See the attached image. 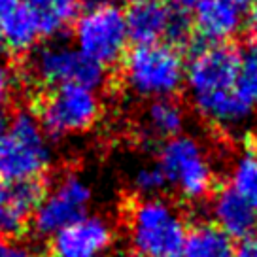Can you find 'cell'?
<instances>
[{
	"mask_svg": "<svg viewBox=\"0 0 257 257\" xmlns=\"http://www.w3.org/2000/svg\"><path fill=\"white\" fill-rule=\"evenodd\" d=\"M244 57L231 44H204L185 64V87L195 112L212 127L234 133L253 119L238 87Z\"/></svg>",
	"mask_w": 257,
	"mask_h": 257,
	"instance_id": "cell-1",
	"label": "cell"
},
{
	"mask_svg": "<svg viewBox=\"0 0 257 257\" xmlns=\"http://www.w3.org/2000/svg\"><path fill=\"white\" fill-rule=\"evenodd\" d=\"M128 246L138 257H172L184 248L182 212L163 197H140L125 210Z\"/></svg>",
	"mask_w": 257,
	"mask_h": 257,
	"instance_id": "cell-2",
	"label": "cell"
},
{
	"mask_svg": "<svg viewBox=\"0 0 257 257\" xmlns=\"http://www.w3.org/2000/svg\"><path fill=\"white\" fill-rule=\"evenodd\" d=\"M51 138L31 110H19L0 137V182L40 180L53 165Z\"/></svg>",
	"mask_w": 257,
	"mask_h": 257,
	"instance_id": "cell-3",
	"label": "cell"
},
{
	"mask_svg": "<svg viewBox=\"0 0 257 257\" xmlns=\"http://www.w3.org/2000/svg\"><path fill=\"white\" fill-rule=\"evenodd\" d=\"M121 76L138 98H172L185 85V61L180 49L165 42L135 46L123 59Z\"/></svg>",
	"mask_w": 257,
	"mask_h": 257,
	"instance_id": "cell-4",
	"label": "cell"
},
{
	"mask_svg": "<svg viewBox=\"0 0 257 257\" xmlns=\"http://www.w3.org/2000/svg\"><path fill=\"white\" fill-rule=\"evenodd\" d=\"M159 169L176 193L184 199L199 201L206 197L216 180V169L199 138L180 135L165 140L159 150Z\"/></svg>",
	"mask_w": 257,
	"mask_h": 257,
	"instance_id": "cell-5",
	"label": "cell"
},
{
	"mask_svg": "<svg viewBox=\"0 0 257 257\" xmlns=\"http://www.w3.org/2000/svg\"><path fill=\"white\" fill-rule=\"evenodd\" d=\"M74 42L85 57L100 66L123 59L128 44L127 17L115 2H95L74 21Z\"/></svg>",
	"mask_w": 257,
	"mask_h": 257,
	"instance_id": "cell-6",
	"label": "cell"
},
{
	"mask_svg": "<svg viewBox=\"0 0 257 257\" xmlns=\"http://www.w3.org/2000/svg\"><path fill=\"white\" fill-rule=\"evenodd\" d=\"M29 72L40 85L57 89L64 85H85L96 89L106 81V68L85 57L76 46L48 42L34 49L29 59Z\"/></svg>",
	"mask_w": 257,
	"mask_h": 257,
	"instance_id": "cell-7",
	"label": "cell"
},
{
	"mask_svg": "<svg viewBox=\"0 0 257 257\" xmlns=\"http://www.w3.org/2000/svg\"><path fill=\"white\" fill-rule=\"evenodd\" d=\"M102 110L96 89L64 85L51 89L40 102L38 119L49 137H72L96 123Z\"/></svg>",
	"mask_w": 257,
	"mask_h": 257,
	"instance_id": "cell-8",
	"label": "cell"
},
{
	"mask_svg": "<svg viewBox=\"0 0 257 257\" xmlns=\"http://www.w3.org/2000/svg\"><path fill=\"white\" fill-rule=\"evenodd\" d=\"M93 201L91 185L76 172H68L46 191L32 216V227L40 236H55L59 231L85 217Z\"/></svg>",
	"mask_w": 257,
	"mask_h": 257,
	"instance_id": "cell-9",
	"label": "cell"
},
{
	"mask_svg": "<svg viewBox=\"0 0 257 257\" xmlns=\"http://www.w3.org/2000/svg\"><path fill=\"white\" fill-rule=\"evenodd\" d=\"M125 17L128 40H133L137 46L165 42L178 48L180 44L187 42L193 31L187 14L161 0L137 2L125 12Z\"/></svg>",
	"mask_w": 257,
	"mask_h": 257,
	"instance_id": "cell-10",
	"label": "cell"
},
{
	"mask_svg": "<svg viewBox=\"0 0 257 257\" xmlns=\"http://www.w3.org/2000/svg\"><path fill=\"white\" fill-rule=\"evenodd\" d=\"M113 242L110 221L100 216H85L51 238L53 257H102Z\"/></svg>",
	"mask_w": 257,
	"mask_h": 257,
	"instance_id": "cell-11",
	"label": "cell"
},
{
	"mask_svg": "<svg viewBox=\"0 0 257 257\" xmlns=\"http://www.w3.org/2000/svg\"><path fill=\"white\" fill-rule=\"evenodd\" d=\"M248 0H204L193 14V31L206 44H227L244 29Z\"/></svg>",
	"mask_w": 257,
	"mask_h": 257,
	"instance_id": "cell-12",
	"label": "cell"
},
{
	"mask_svg": "<svg viewBox=\"0 0 257 257\" xmlns=\"http://www.w3.org/2000/svg\"><path fill=\"white\" fill-rule=\"evenodd\" d=\"M44 195L46 187L40 180L0 182V234L23 233Z\"/></svg>",
	"mask_w": 257,
	"mask_h": 257,
	"instance_id": "cell-13",
	"label": "cell"
},
{
	"mask_svg": "<svg viewBox=\"0 0 257 257\" xmlns=\"http://www.w3.org/2000/svg\"><path fill=\"white\" fill-rule=\"evenodd\" d=\"M212 219L231 240H248L257 231V208L231 187H223L212 197Z\"/></svg>",
	"mask_w": 257,
	"mask_h": 257,
	"instance_id": "cell-14",
	"label": "cell"
},
{
	"mask_svg": "<svg viewBox=\"0 0 257 257\" xmlns=\"http://www.w3.org/2000/svg\"><path fill=\"white\" fill-rule=\"evenodd\" d=\"M0 32L2 42L16 53L32 49L42 36L40 25L25 2H19L0 16Z\"/></svg>",
	"mask_w": 257,
	"mask_h": 257,
	"instance_id": "cell-15",
	"label": "cell"
},
{
	"mask_svg": "<svg viewBox=\"0 0 257 257\" xmlns=\"http://www.w3.org/2000/svg\"><path fill=\"white\" fill-rule=\"evenodd\" d=\"M187 115L184 106L174 98H159L152 100L144 112L146 131L155 138L170 140L184 135V127Z\"/></svg>",
	"mask_w": 257,
	"mask_h": 257,
	"instance_id": "cell-16",
	"label": "cell"
},
{
	"mask_svg": "<svg viewBox=\"0 0 257 257\" xmlns=\"http://www.w3.org/2000/svg\"><path fill=\"white\" fill-rule=\"evenodd\" d=\"M40 25L42 36H55L76 21L80 0H25Z\"/></svg>",
	"mask_w": 257,
	"mask_h": 257,
	"instance_id": "cell-17",
	"label": "cell"
},
{
	"mask_svg": "<svg viewBox=\"0 0 257 257\" xmlns=\"http://www.w3.org/2000/svg\"><path fill=\"white\" fill-rule=\"evenodd\" d=\"M184 257H234L233 240L214 223H201L185 236Z\"/></svg>",
	"mask_w": 257,
	"mask_h": 257,
	"instance_id": "cell-18",
	"label": "cell"
},
{
	"mask_svg": "<svg viewBox=\"0 0 257 257\" xmlns=\"http://www.w3.org/2000/svg\"><path fill=\"white\" fill-rule=\"evenodd\" d=\"M229 180V187L257 208V150H246L234 157Z\"/></svg>",
	"mask_w": 257,
	"mask_h": 257,
	"instance_id": "cell-19",
	"label": "cell"
},
{
	"mask_svg": "<svg viewBox=\"0 0 257 257\" xmlns=\"http://www.w3.org/2000/svg\"><path fill=\"white\" fill-rule=\"evenodd\" d=\"M133 187L140 197H159V193L167 187V180L159 165H144L135 172Z\"/></svg>",
	"mask_w": 257,
	"mask_h": 257,
	"instance_id": "cell-20",
	"label": "cell"
},
{
	"mask_svg": "<svg viewBox=\"0 0 257 257\" xmlns=\"http://www.w3.org/2000/svg\"><path fill=\"white\" fill-rule=\"evenodd\" d=\"M238 87L246 104L257 112V64L251 59H244L238 74Z\"/></svg>",
	"mask_w": 257,
	"mask_h": 257,
	"instance_id": "cell-21",
	"label": "cell"
},
{
	"mask_svg": "<svg viewBox=\"0 0 257 257\" xmlns=\"http://www.w3.org/2000/svg\"><path fill=\"white\" fill-rule=\"evenodd\" d=\"M16 89V74L6 63H0V108L8 102Z\"/></svg>",
	"mask_w": 257,
	"mask_h": 257,
	"instance_id": "cell-22",
	"label": "cell"
},
{
	"mask_svg": "<svg viewBox=\"0 0 257 257\" xmlns=\"http://www.w3.org/2000/svg\"><path fill=\"white\" fill-rule=\"evenodd\" d=\"M234 257H257V236L242 240L240 248L234 249Z\"/></svg>",
	"mask_w": 257,
	"mask_h": 257,
	"instance_id": "cell-23",
	"label": "cell"
},
{
	"mask_svg": "<svg viewBox=\"0 0 257 257\" xmlns=\"http://www.w3.org/2000/svg\"><path fill=\"white\" fill-rule=\"evenodd\" d=\"M4 257H38L31 248H27L23 244H8L6 255Z\"/></svg>",
	"mask_w": 257,
	"mask_h": 257,
	"instance_id": "cell-24",
	"label": "cell"
},
{
	"mask_svg": "<svg viewBox=\"0 0 257 257\" xmlns=\"http://www.w3.org/2000/svg\"><path fill=\"white\" fill-rule=\"evenodd\" d=\"M170 2H172L170 6H174L176 10L187 14V12H195V10L199 8V4L204 2V0H170Z\"/></svg>",
	"mask_w": 257,
	"mask_h": 257,
	"instance_id": "cell-25",
	"label": "cell"
},
{
	"mask_svg": "<svg viewBox=\"0 0 257 257\" xmlns=\"http://www.w3.org/2000/svg\"><path fill=\"white\" fill-rule=\"evenodd\" d=\"M249 59L257 64V16L251 21V48H249Z\"/></svg>",
	"mask_w": 257,
	"mask_h": 257,
	"instance_id": "cell-26",
	"label": "cell"
},
{
	"mask_svg": "<svg viewBox=\"0 0 257 257\" xmlns=\"http://www.w3.org/2000/svg\"><path fill=\"white\" fill-rule=\"evenodd\" d=\"M21 0H0V16L2 14H6L10 8H14L16 4H19Z\"/></svg>",
	"mask_w": 257,
	"mask_h": 257,
	"instance_id": "cell-27",
	"label": "cell"
},
{
	"mask_svg": "<svg viewBox=\"0 0 257 257\" xmlns=\"http://www.w3.org/2000/svg\"><path fill=\"white\" fill-rule=\"evenodd\" d=\"M8 117H6V113L0 110V137L4 135V131H6V127H8Z\"/></svg>",
	"mask_w": 257,
	"mask_h": 257,
	"instance_id": "cell-28",
	"label": "cell"
},
{
	"mask_svg": "<svg viewBox=\"0 0 257 257\" xmlns=\"http://www.w3.org/2000/svg\"><path fill=\"white\" fill-rule=\"evenodd\" d=\"M6 249H8V244H6L4 240H0V257L6 255Z\"/></svg>",
	"mask_w": 257,
	"mask_h": 257,
	"instance_id": "cell-29",
	"label": "cell"
},
{
	"mask_svg": "<svg viewBox=\"0 0 257 257\" xmlns=\"http://www.w3.org/2000/svg\"><path fill=\"white\" fill-rule=\"evenodd\" d=\"M248 4H249V6H255V8H257V0H248Z\"/></svg>",
	"mask_w": 257,
	"mask_h": 257,
	"instance_id": "cell-30",
	"label": "cell"
},
{
	"mask_svg": "<svg viewBox=\"0 0 257 257\" xmlns=\"http://www.w3.org/2000/svg\"><path fill=\"white\" fill-rule=\"evenodd\" d=\"M137 2H157V0H135V4H137Z\"/></svg>",
	"mask_w": 257,
	"mask_h": 257,
	"instance_id": "cell-31",
	"label": "cell"
},
{
	"mask_svg": "<svg viewBox=\"0 0 257 257\" xmlns=\"http://www.w3.org/2000/svg\"><path fill=\"white\" fill-rule=\"evenodd\" d=\"M96 2H113V0H96Z\"/></svg>",
	"mask_w": 257,
	"mask_h": 257,
	"instance_id": "cell-32",
	"label": "cell"
},
{
	"mask_svg": "<svg viewBox=\"0 0 257 257\" xmlns=\"http://www.w3.org/2000/svg\"><path fill=\"white\" fill-rule=\"evenodd\" d=\"M0 44H2V32H0Z\"/></svg>",
	"mask_w": 257,
	"mask_h": 257,
	"instance_id": "cell-33",
	"label": "cell"
},
{
	"mask_svg": "<svg viewBox=\"0 0 257 257\" xmlns=\"http://www.w3.org/2000/svg\"><path fill=\"white\" fill-rule=\"evenodd\" d=\"M255 150H257V137H255Z\"/></svg>",
	"mask_w": 257,
	"mask_h": 257,
	"instance_id": "cell-34",
	"label": "cell"
},
{
	"mask_svg": "<svg viewBox=\"0 0 257 257\" xmlns=\"http://www.w3.org/2000/svg\"><path fill=\"white\" fill-rule=\"evenodd\" d=\"M172 257H180V255H172Z\"/></svg>",
	"mask_w": 257,
	"mask_h": 257,
	"instance_id": "cell-35",
	"label": "cell"
}]
</instances>
